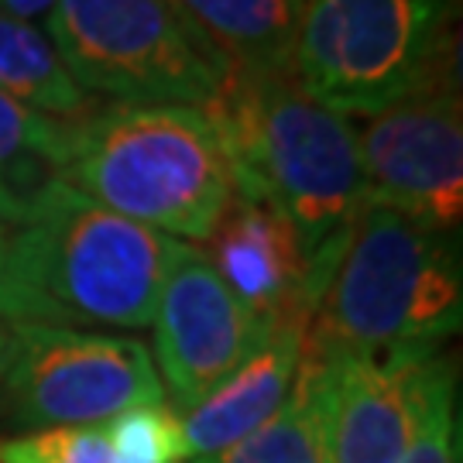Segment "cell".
<instances>
[{
    "instance_id": "cell-1",
    "label": "cell",
    "mask_w": 463,
    "mask_h": 463,
    "mask_svg": "<svg viewBox=\"0 0 463 463\" xmlns=\"http://www.w3.org/2000/svg\"><path fill=\"white\" fill-rule=\"evenodd\" d=\"M203 110L223 145L233 193L271 206L296 231L316 306L371 206L357 128L316 103L292 72H227Z\"/></svg>"
},
{
    "instance_id": "cell-2",
    "label": "cell",
    "mask_w": 463,
    "mask_h": 463,
    "mask_svg": "<svg viewBox=\"0 0 463 463\" xmlns=\"http://www.w3.org/2000/svg\"><path fill=\"white\" fill-rule=\"evenodd\" d=\"M460 316L457 233L432 231L371 203L357 216L323 296L316 298L302 350L333 357L443 347L460 330Z\"/></svg>"
},
{
    "instance_id": "cell-3",
    "label": "cell",
    "mask_w": 463,
    "mask_h": 463,
    "mask_svg": "<svg viewBox=\"0 0 463 463\" xmlns=\"http://www.w3.org/2000/svg\"><path fill=\"white\" fill-rule=\"evenodd\" d=\"M66 183L185 244L206 241L233 196L213 120L172 103H99L72 120Z\"/></svg>"
},
{
    "instance_id": "cell-4",
    "label": "cell",
    "mask_w": 463,
    "mask_h": 463,
    "mask_svg": "<svg viewBox=\"0 0 463 463\" xmlns=\"http://www.w3.org/2000/svg\"><path fill=\"white\" fill-rule=\"evenodd\" d=\"M460 0H309L296 83L340 117H374L460 83Z\"/></svg>"
},
{
    "instance_id": "cell-5",
    "label": "cell",
    "mask_w": 463,
    "mask_h": 463,
    "mask_svg": "<svg viewBox=\"0 0 463 463\" xmlns=\"http://www.w3.org/2000/svg\"><path fill=\"white\" fill-rule=\"evenodd\" d=\"M14 244L32 285L66 319L117 330H145L175 237L134 223L62 183L32 223L17 227Z\"/></svg>"
},
{
    "instance_id": "cell-6",
    "label": "cell",
    "mask_w": 463,
    "mask_h": 463,
    "mask_svg": "<svg viewBox=\"0 0 463 463\" xmlns=\"http://www.w3.org/2000/svg\"><path fill=\"white\" fill-rule=\"evenodd\" d=\"M45 32L72 80L107 103L203 110L227 76L172 0H59Z\"/></svg>"
},
{
    "instance_id": "cell-7",
    "label": "cell",
    "mask_w": 463,
    "mask_h": 463,
    "mask_svg": "<svg viewBox=\"0 0 463 463\" xmlns=\"http://www.w3.org/2000/svg\"><path fill=\"white\" fill-rule=\"evenodd\" d=\"M14 330L17 361L0 392L21 432L103 426L134 405L165 402L151 350L134 336L42 323Z\"/></svg>"
},
{
    "instance_id": "cell-8",
    "label": "cell",
    "mask_w": 463,
    "mask_h": 463,
    "mask_svg": "<svg viewBox=\"0 0 463 463\" xmlns=\"http://www.w3.org/2000/svg\"><path fill=\"white\" fill-rule=\"evenodd\" d=\"M151 326V361L175 415L193 412L275 330L233 296L203 248L185 241L172 244Z\"/></svg>"
},
{
    "instance_id": "cell-9",
    "label": "cell",
    "mask_w": 463,
    "mask_h": 463,
    "mask_svg": "<svg viewBox=\"0 0 463 463\" xmlns=\"http://www.w3.org/2000/svg\"><path fill=\"white\" fill-rule=\"evenodd\" d=\"M367 196L415 223L460 233L463 103L460 83L432 86L367 117L357 131Z\"/></svg>"
},
{
    "instance_id": "cell-10",
    "label": "cell",
    "mask_w": 463,
    "mask_h": 463,
    "mask_svg": "<svg viewBox=\"0 0 463 463\" xmlns=\"http://www.w3.org/2000/svg\"><path fill=\"white\" fill-rule=\"evenodd\" d=\"M443 347L309 357L330 463H402L419 409V378Z\"/></svg>"
},
{
    "instance_id": "cell-11",
    "label": "cell",
    "mask_w": 463,
    "mask_h": 463,
    "mask_svg": "<svg viewBox=\"0 0 463 463\" xmlns=\"http://www.w3.org/2000/svg\"><path fill=\"white\" fill-rule=\"evenodd\" d=\"M203 254L265 326L309 323V261L288 220L271 206L233 193L210 237L203 241Z\"/></svg>"
},
{
    "instance_id": "cell-12",
    "label": "cell",
    "mask_w": 463,
    "mask_h": 463,
    "mask_svg": "<svg viewBox=\"0 0 463 463\" xmlns=\"http://www.w3.org/2000/svg\"><path fill=\"white\" fill-rule=\"evenodd\" d=\"M302 333H306L302 323L275 326L258 354H250L193 412L179 415L185 463L231 449L279 412L298 378Z\"/></svg>"
},
{
    "instance_id": "cell-13",
    "label": "cell",
    "mask_w": 463,
    "mask_h": 463,
    "mask_svg": "<svg viewBox=\"0 0 463 463\" xmlns=\"http://www.w3.org/2000/svg\"><path fill=\"white\" fill-rule=\"evenodd\" d=\"M227 72H292L309 0H172Z\"/></svg>"
},
{
    "instance_id": "cell-14",
    "label": "cell",
    "mask_w": 463,
    "mask_h": 463,
    "mask_svg": "<svg viewBox=\"0 0 463 463\" xmlns=\"http://www.w3.org/2000/svg\"><path fill=\"white\" fill-rule=\"evenodd\" d=\"M72 120H55L0 93V223L24 227L66 183Z\"/></svg>"
},
{
    "instance_id": "cell-15",
    "label": "cell",
    "mask_w": 463,
    "mask_h": 463,
    "mask_svg": "<svg viewBox=\"0 0 463 463\" xmlns=\"http://www.w3.org/2000/svg\"><path fill=\"white\" fill-rule=\"evenodd\" d=\"M0 93L55 120H80L97 99L72 80L45 28L0 14Z\"/></svg>"
},
{
    "instance_id": "cell-16",
    "label": "cell",
    "mask_w": 463,
    "mask_h": 463,
    "mask_svg": "<svg viewBox=\"0 0 463 463\" xmlns=\"http://www.w3.org/2000/svg\"><path fill=\"white\" fill-rule=\"evenodd\" d=\"M189 463H330L316 367L302 357L298 378L279 412L231 449Z\"/></svg>"
},
{
    "instance_id": "cell-17",
    "label": "cell",
    "mask_w": 463,
    "mask_h": 463,
    "mask_svg": "<svg viewBox=\"0 0 463 463\" xmlns=\"http://www.w3.org/2000/svg\"><path fill=\"white\" fill-rule=\"evenodd\" d=\"M447 350L430 357L419 378V409L402 463H460L457 426V378Z\"/></svg>"
},
{
    "instance_id": "cell-18",
    "label": "cell",
    "mask_w": 463,
    "mask_h": 463,
    "mask_svg": "<svg viewBox=\"0 0 463 463\" xmlns=\"http://www.w3.org/2000/svg\"><path fill=\"white\" fill-rule=\"evenodd\" d=\"M110 463H185L183 419L158 405H134L107 422Z\"/></svg>"
},
{
    "instance_id": "cell-19",
    "label": "cell",
    "mask_w": 463,
    "mask_h": 463,
    "mask_svg": "<svg viewBox=\"0 0 463 463\" xmlns=\"http://www.w3.org/2000/svg\"><path fill=\"white\" fill-rule=\"evenodd\" d=\"M0 463H110L107 422L0 436Z\"/></svg>"
},
{
    "instance_id": "cell-20",
    "label": "cell",
    "mask_w": 463,
    "mask_h": 463,
    "mask_svg": "<svg viewBox=\"0 0 463 463\" xmlns=\"http://www.w3.org/2000/svg\"><path fill=\"white\" fill-rule=\"evenodd\" d=\"M0 323L11 326H66V319L49 298L32 285L14 244V227L0 223Z\"/></svg>"
},
{
    "instance_id": "cell-21",
    "label": "cell",
    "mask_w": 463,
    "mask_h": 463,
    "mask_svg": "<svg viewBox=\"0 0 463 463\" xmlns=\"http://www.w3.org/2000/svg\"><path fill=\"white\" fill-rule=\"evenodd\" d=\"M59 0H0V14L17 21H45Z\"/></svg>"
},
{
    "instance_id": "cell-22",
    "label": "cell",
    "mask_w": 463,
    "mask_h": 463,
    "mask_svg": "<svg viewBox=\"0 0 463 463\" xmlns=\"http://www.w3.org/2000/svg\"><path fill=\"white\" fill-rule=\"evenodd\" d=\"M17 361V330L11 323H0V388Z\"/></svg>"
}]
</instances>
